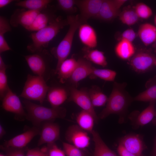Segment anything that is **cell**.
Listing matches in <instances>:
<instances>
[{"instance_id":"cell-1","label":"cell","mask_w":156,"mask_h":156,"mask_svg":"<svg viewBox=\"0 0 156 156\" xmlns=\"http://www.w3.org/2000/svg\"><path fill=\"white\" fill-rule=\"evenodd\" d=\"M127 85L126 82L114 83L106 107L99 114L101 119H103L112 114L122 115L126 112L128 106L133 100L125 89Z\"/></svg>"},{"instance_id":"cell-2","label":"cell","mask_w":156,"mask_h":156,"mask_svg":"<svg viewBox=\"0 0 156 156\" xmlns=\"http://www.w3.org/2000/svg\"><path fill=\"white\" fill-rule=\"evenodd\" d=\"M68 25L67 19L57 16L46 27L31 33L32 43L27 46V50L32 53L42 51L48 46L49 42L61 30Z\"/></svg>"},{"instance_id":"cell-3","label":"cell","mask_w":156,"mask_h":156,"mask_svg":"<svg viewBox=\"0 0 156 156\" xmlns=\"http://www.w3.org/2000/svg\"><path fill=\"white\" fill-rule=\"evenodd\" d=\"M23 103L27 111L26 118L38 126L42 122L64 118L66 115V109L63 107H47L27 100H24Z\"/></svg>"},{"instance_id":"cell-4","label":"cell","mask_w":156,"mask_h":156,"mask_svg":"<svg viewBox=\"0 0 156 156\" xmlns=\"http://www.w3.org/2000/svg\"><path fill=\"white\" fill-rule=\"evenodd\" d=\"M68 29L66 35L56 47L52 48L51 53L57 59V63L54 73L56 74L62 62L67 59L71 49L74 35L79 26L82 24L79 14L69 15L67 17Z\"/></svg>"},{"instance_id":"cell-5","label":"cell","mask_w":156,"mask_h":156,"mask_svg":"<svg viewBox=\"0 0 156 156\" xmlns=\"http://www.w3.org/2000/svg\"><path fill=\"white\" fill-rule=\"evenodd\" d=\"M46 82L41 77L28 74L20 96L28 100L38 101L42 104L50 88Z\"/></svg>"},{"instance_id":"cell-6","label":"cell","mask_w":156,"mask_h":156,"mask_svg":"<svg viewBox=\"0 0 156 156\" xmlns=\"http://www.w3.org/2000/svg\"><path fill=\"white\" fill-rule=\"evenodd\" d=\"M29 68L34 74L43 78L47 81L49 78L51 55L45 49L24 56Z\"/></svg>"},{"instance_id":"cell-7","label":"cell","mask_w":156,"mask_h":156,"mask_svg":"<svg viewBox=\"0 0 156 156\" xmlns=\"http://www.w3.org/2000/svg\"><path fill=\"white\" fill-rule=\"evenodd\" d=\"M156 57L151 53L141 51L135 53L130 59L129 64L132 69L138 73H144L151 69L154 65Z\"/></svg>"},{"instance_id":"cell-8","label":"cell","mask_w":156,"mask_h":156,"mask_svg":"<svg viewBox=\"0 0 156 156\" xmlns=\"http://www.w3.org/2000/svg\"><path fill=\"white\" fill-rule=\"evenodd\" d=\"M69 92L68 101L74 102L83 110L90 113L94 117L95 123H97L99 117L92 103L88 92L84 90H78L74 87L70 88Z\"/></svg>"},{"instance_id":"cell-9","label":"cell","mask_w":156,"mask_h":156,"mask_svg":"<svg viewBox=\"0 0 156 156\" xmlns=\"http://www.w3.org/2000/svg\"><path fill=\"white\" fill-rule=\"evenodd\" d=\"M103 0H75L76 5L80 12L79 18L82 23H87V21L90 18H95Z\"/></svg>"},{"instance_id":"cell-10","label":"cell","mask_w":156,"mask_h":156,"mask_svg":"<svg viewBox=\"0 0 156 156\" xmlns=\"http://www.w3.org/2000/svg\"><path fill=\"white\" fill-rule=\"evenodd\" d=\"M2 101V107L5 110L14 113L17 119L26 118L27 114L19 98L10 87Z\"/></svg>"},{"instance_id":"cell-11","label":"cell","mask_w":156,"mask_h":156,"mask_svg":"<svg viewBox=\"0 0 156 156\" xmlns=\"http://www.w3.org/2000/svg\"><path fill=\"white\" fill-rule=\"evenodd\" d=\"M65 138L69 143L81 149L88 147L90 144V138L87 132L78 125H73L68 128Z\"/></svg>"},{"instance_id":"cell-12","label":"cell","mask_w":156,"mask_h":156,"mask_svg":"<svg viewBox=\"0 0 156 156\" xmlns=\"http://www.w3.org/2000/svg\"><path fill=\"white\" fill-rule=\"evenodd\" d=\"M126 0H104L96 19L109 21L118 16L120 9Z\"/></svg>"},{"instance_id":"cell-13","label":"cell","mask_w":156,"mask_h":156,"mask_svg":"<svg viewBox=\"0 0 156 156\" xmlns=\"http://www.w3.org/2000/svg\"><path fill=\"white\" fill-rule=\"evenodd\" d=\"M41 11L30 10L23 8L17 9L11 16L10 24L14 27L21 25L27 30Z\"/></svg>"},{"instance_id":"cell-14","label":"cell","mask_w":156,"mask_h":156,"mask_svg":"<svg viewBox=\"0 0 156 156\" xmlns=\"http://www.w3.org/2000/svg\"><path fill=\"white\" fill-rule=\"evenodd\" d=\"M40 132L38 128H33L8 140L5 141L3 146L8 148H24L35 136L40 134Z\"/></svg>"},{"instance_id":"cell-15","label":"cell","mask_w":156,"mask_h":156,"mask_svg":"<svg viewBox=\"0 0 156 156\" xmlns=\"http://www.w3.org/2000/svg\"><path fill=\"white\" fill-rule=\"evenodd\" d=\"M49 5L41 10L35 18L32 25L27 30L36 31L48 25L57 16L52 7Z\"/></svg>"},{"instance_id":"cell-16","label":"cell","mask_w":156,"mask_h":156,"mask_svg":"<svg viewBox=\"0 0 156 156\" xmlns=\"http://www.w3.org/2000/svg\"><path fill=\"white\" fill-rule=\"evenodd\" d=\"M38 146L52 144L58 140L60 136V129L57 124L51 122L45 123L40 133Z\"/></svg>"},{"instance_id":"cell-17","label":"cell","mask_w":156,"mask_h":156,"mask_svg":"<svg viewBox=\"0 0 156 156\" xmlns=\"http://www.w3.org/2000/svg\"><path fill=\"white\" fill-rule=\"evenodd\" d=\"M78 36L81 42L86 47L94 49L97 45V37L94 29L86 23L81 24L78 28Z\"/></svg>"},{"instance_id":"cell-18","label":"cell","mask_w":156,"mask_h":156,"mask_svg":"<svg viewBox=\"0 0 156 156\" xmlns=\"http://www.w3.org/2000/svg\"><path fill=\"white\" fill-rule=\"evenodd\" d=\"M119 143L136 156H141L145 148L142 139L138 135L125 136L120 139Z\"/></svg>"},{"instance_id":"cell-19","label":"cell","mask_w":156,"mask_h":156,"mask_svg":"<svg viewBox=\"0 0 156 156\" xmlns=\"http://www.w3.org/2000/svg\"><path fill=\"white\" fill-rule=\"evenodd\" d=\"M93 67L91 63L85 58H80L77 60V66L69 79L75 86L79 82L91 75Z\"/></svg>"},{"instance_id":"cell-20","label":"cell","mask_w":156,"mask_h":156,"mask_svg":"<svg viewBox=\"0 0 156 156\" xmlns=\"http://www.w3.org/2000/svg\"><path fill=\"white\" fill-rule=\"evenodd\" d=\"M47 96L48 101L53 107H59L67 99L68 96L66 89L61 87H50Z\"/></svg>"},{"instance_id":"cell-21","label":"cell","mask_w":156,"mask_h":156,"mask_svg":"<svg viewBox=\"0 0 156 156\" xmlns=\"http://www.w3.org/2000/svg\"><path fill=\"white\" fill-rule=\"evenodd\" d=\"M138 34L143 44L148 46L156 41V26L149 23L142 24L139 27Z\"/></svg>"},{"instance_id":"cell-22","label":"cell","mask_w":156,"mask_h":156,"mask_svg":"<svg viewBox=\"0 0 156 156\" xmlns=\"http://www.w3.org/2000/svg\"><path fill=\"white\" fill-rule=\"evenodd\" d=\"M114 51L118 58L124 60L130 59L135 53L132 42L123 39H121L116 44Z\"/></svg>"},{"instance_id":"cell-23","label":"cell","mask_w":156,"mask_h":156,"mask_svg":"<svg viewBox=\"0 0 156 156\" xmlns=\"http://www.w3.org/2000/svg\"><path fill=\"white\" fill-rule=\"evenodd\" d=\"M77 63V60L73 58L66 59L62 62L56 74L60 83H64L70 79Z\"/></svg>"},{"instance_id":"cell-24","label":"cell","mask_w":156,"mask_h":156,"mask_svg":"<svg viewBox=\"0 0 156 156\" xmlns=\"http://www.w3.org/2000/svg\"><path fill=\"white\" fill-rule=\"evenodd\" d=\"M90 133L94 144L93 156H118L107 146L97 131L93 130Z\"/></svg>"},{"instance_id":"cell-25","label":"cell","mask_w":156,"mask_h":156,"mask_svg":"<svg viewBox=\"0 0 156 156\" xmlns=\"http://www.w3.org/2000/svg\"><path fill=\"white\" fill-rule=\"evenodd\" d=\"M146 90L138 94L133 100L149 102L156 101V77L147 81L145 84Z\"/></svg>"},{"instance_id":"cell-26","label":"cell","mask_w":156,"mask_h":156,"mask_svg":"<svg viewBox=\"0 0 156 156\" xmlns=\"http://www.w3.org/2000/svg\"><path fill=\"white\" fill-rule=\"evenodd\" d=\"M83 58L86 60L103 67L107 65L106 58L103 52L86 47L83 49Z\"/></svg>"},{"instance_id":"cell-27","label":"cell","mask_w":156,"mask_h":156,"mask_svg":"<svg viewBox=\"0 0 156 156\" xmlns=\"http://www.w3.org/2000/svg\"><path fill=\"white\" fill-rule=\"evenodd\" d=\"M155 101L150 102L149 105L133 120L134 124L136 127L142 126L148 123L153 118L155 115Z\"/></svg>"},{"instance_id":"cell-28","label":"cell","mask_w":156,"mask_h":156,"mask_svg":"<svg viewBox=\"0 0 156 156\" xmlns=\"http://www.w3.org/2000/svg\"><path fill=\"white\" fill-rule=\"evenodd\" d=\"M76 120L78 125L83 130L90 133L93 130L95 119L88 112L82 110L77 116Z\"/></svg>"},{"instance_id":"cell-29","label":"cell","mask_w":156,"mask_h":156,"mask_svg":"<svg viewBox=\"0 0 156 156\" xmlns=\"http://www.w3.org/2000/svg\"><path fill=\"white\" fill-rule=\"evenodd\" d=\"M52 1L51 0H25L18 1L15 4L16 6L27 10H42L46 8Z\"/></svg>"},{"instance_id":"cell-30","label":"cell","mask_w":156,"mask_h":156,"mask_svg":"<svg viewBox=\"0 0 156 156\" xmlns=\"http://www.w3.org/2000/svg\"><path fill=\"white\" fill-rule=\"evenodd\" d=\"M10 24L8 20L3 16H0V53L12 50L4 37L5 34L11 31Z\"/></svg>"},{"instance_id":"cell-31","label":"cell","mask_w":156,"mask_h":156,"mask_svg":"<svg viewBox=\"0 0 156 156\" xmlns=\"http://www.w3.org/2000/svg\"><path fill=\"white\" fill-rule=\"evenodd\" d=\"M88 92L94 107L103 106L107 103L108 98L98 87L94 86Z\"/></svg>"},{"instance_id":"cell-32","label":"cell","mask_w":156,"mask_h":156,"mask_svg":"<svg viewBox=\"0 0 156 156\" xmlns=\"http://www.w3.org/2000/svg\"><path fill=\"white\" fill-rule=\"evenodd\" d=\"M118 16L120 21L124 24L128 26L135 24L139 18L134 8L130 7L124 9L120 12Z\"/></svg>"},{"instance_id":"cell-33","label":"cell","mask_w":156,"mask_h":156,"mask_svg":"<svg viewBox=\"0 0 156 156\" xmlns=\"http://www.w3.org/2000/svg\"><path fill=\"white\" fill-rule=\"evenodd\" d=\"M116 74L115 71L111 69H98L93 67L89 77L91 79L98 77L105 81H114Z\"/></svg>"},{"instance_id":"cell-34","label":"cell","mask_w":156,"mask_h":156,"mask_svg":"<svg viewBox=\"0 0 156 156\" xmlns=\"http://www.w3.org/2000/svg\"><path fill=\"white\" fill-rule=\"evenodd\" d=\"M133 8L139 18L146 19L150 18L153 14L151 9L144 3H138Z\"/></svg>"},{"instance_id":"cell-35","label":"cell","mask_w":156,"mask_h":156,"mask_svg":"<svg viewBox=\"0 0 156 156\" xmlns=\"http://www.w3.org/2000/svg\"><path fill=\"white\" fill-rule=\"evenodd\" d=\"M57 2L58 8L66 13L72 14L77 11L75 0H57Z\"/></svg>"},{"instance_id":"cell-36","label":"cell","mask_w":156,"mask_h":156,"mask_svg":"<svg viewBox=\"0 0 156 156\" xmlns=\"http://www.w3.org/2000/svg\"><path fill=\"white\" fill-rule=\"evenodd\" d=\"M63 151L66 156H88L82 149L69 143L63 142Z\"/></svg>"},{"instance_id":"cell-37","label":"cell","mask_w":156,"mask_h":156,"mask_svg":"<svg viewBox=\"0 0 156 156\" xmlns=\"http://www.w3.org/2000/svg\"><path fill=\"white\" fill-rule=\"evenodd\" d=\"M6 70H0V97L1 101L9 88L8 84Z\"/></svg>"},{"instance_id":"cell-38","label":"cell","mask_w":156,"mask_h":156,"mask_svg":"<svg viewBox=\"0 0 156 156\" xmlns=\"http://www.w3.org/2000/svg\"><path fill=\"white\" fill-rule=\"evenodd\" d=\"M46 156H66L64 151L59 148L55 143L47 144Z\"/></svg>"},{"instance_id":"cell-39","label":"cell","mask_w":156,"mask_h":156,"mask_svg":"<svg viewBox=\"0 0 156 156\" xmlns=\"http://www.w3.org/2000/svg\"><path fill=\"white\" fill-rule=\"evenodd\" d=\"M1 148L5 152L7 156H25L23 148H8L2 145L1 146Z\"/></svg>"},{"instance_id":"cell-40","label":"cell","mask_w":156,"mask_h":156,"mask_svg":"<svg viewBox=\"0 0 156 156\" xmlns=\"http://www.w3.org/2000/svg\"><path fill=\"white\" fill-rule=\"evenodd\" d=\"M47 147L45 146L40 149L35 148L28 150L25 156H46Z\"/></svg>"},{"instance_id":"cell-41","label":"cell","mask_w":156,"mask_h":156,"mask_svg":"<svg viewBox=\"0 0 156 156\" xmlns=\"http://www.w3.org/2000/svg\"><path fill=\"white\" fill-rule=\"evenodd\" d=\"M136 33L131 28H129L125 30L121 35V39L127 40L132 42L136 37Z\"/></svg>"},{"instance_id":"cell-42","label":"cell","mask_w":156,"mask_h":156,"mask_svg":"<svg viewBox=\"0 0 156 156\" xmlns=\"http://www.w3.org/2000/svg\"><path fill=\"white\" fill-rule=\"evenodd\" d=\"M117 151L120 156H136L127 150L120 143L117 147Z\"/></svg>"},{"instance_id":"cell-43","label":"cell","mask_w":156,"mask_h":156,"mask_svg":"<svg viewBox=\"0 0 156 156\" xmlns=\"http://www.w3.org/2000/svg\"><path fill=\"white\" fill-rule=\"evenodd\" d=\"M15 1H16L14 0H0V8H3Z\"/></svg>"},{"instance_id":"cell-44","label":"cell","mask_w":156,"mask_h":156,"mask_svg":"<svg viewBox=\"0 0 156 156\" xmlns=\"http://www.w3.org/2000/svg\"><path fill=\"white\" fill-rule=\"evenodd\" d=\"M8 68V66L5 63L2 57L0 55V70L7 69Z\"/></svg>"},{"instance_id":"cell-45","label":"cell","mask_w":156,"mask_h":156,"mask_svg":"<svg viewBox=\"0 0 156 156\" xmlns=\"http://www.w3.org/2000/svg\"><path fill=\"white\" fill-rule=\"evenodd\" d=\"M5 131L1 125H0V138L1 139L5 134Z\"/></svg>"},{"instance_id":"cell-46","label":"cell","mask_w":156,"mask_h":156,"mask_svg":"<svg viewBox=\"0 0 156 156\" xmlns=\"http://www.w3.org/2000/svg\"><path fill=\"white\" fill-rule=\"evenodd\" d=\"M153 156H156V140L155 142L154 147V148Z\"/></svg>"},{"instance_id":"cell-47","label":"cell","mask_w":156,"mask_h":156,"mask_svg":"<svg viewBox=\"0 0 156 156\" xmlns=\"http://www.w3.org/2000/svg\"><path fill=\"white\" fill-rule=\"evenodd\" d=\"M154 23L155 24L156 26V15L155 16L154 19Z\"/></svg>"},{"instance_id":"cell-48","label":"cell","mask_w":156,"mask_h":156,"mask_svg":"<svg viewBox=\"0 0 156 156\" xmlns=\"http://www.w3.org/2000/svg\"><path fill=\"white\" fill-rule=\"evenodd\" d=\"M155 122L156 123V110L155 111Z\"/></svg>"},{"instance_id":"cell-49","label":"cell","mask_w":156,"mask_h":156,"mask_svg":"<svg viewBox=\"0 0 156 156\" xmlns=\"http://www.w3.org/2000/svg\"><path fill=\"white\" fill-rule=\"evenodd\" d=\"M0 156H7V155H5L3 154H0Z\"/></svg>"},{"instance_id":"cell-50","label":"cell","mask_w":156,"mask_h":156,"mask_svg":"<svg viewBox=\"0 0 156 156\" xmlns=\"http://www.w3.org/2000/svg\"><path fill=\"white\" fill-rule=\"evenodd\" d=\"M155 65L156 66V61L155 62Z\"/></svg>"}]
</instances>
